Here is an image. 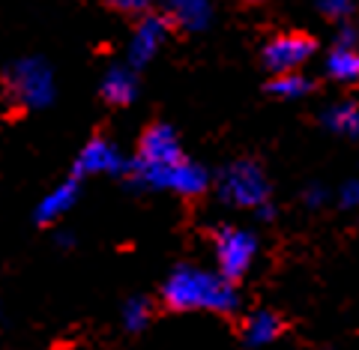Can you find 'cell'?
I'll return each instance as SVG.
<instances>
[{"label": "cell", "mask_w": 359, "mask_h": 350, "mask_svg": "<svg viewBox=\"0 0 359 350\" xmlns=\"http://www.w3.org/2000/svg\"><path fill=\"white\" fill-rule=\"evenodd\" d=\"M165 306L174 311H222L231 314L240 306L233 281L222 273H204L198 267H180L162 290Z\"/></svg>", "instance_id": "6da1fadb"}, {"label": "cell", "mask_w": 359, "mask_h": 350, "mask_svg": "<svg viewBox=\"0 0 359 350\" xmlns=\"http://www.w3.org/2000/svg\"><path fill=\"white\" fill-rule=\"evenodd\" d=\"M183 159V150H180V141L171 126H162L156 123L144 132L141 147H138V165H141V174L150 180L153 186H168L174 168H180Z\"/></svg>", "instance_id": "7a4b0ae2"}, {"label": "cell", "mask_w": 359, "mask_h": 350, "mask_svg": "<svg viewBox=\"0 0 359 350\" xmlns=\"http://www.w3.org/2000/svg\"><path fill=\"white\" fill-rule=\"evenodd\" d=\"M212 248H216L219 273L231 281H240L252 269L257 255V240L243 228H219L212 234Z\"/></svg>", "instance_id": "3957f363"}, {"label": "cell", "mask_w": 359, "mask_h": 350, "mask_svg": "<svg viewBox=\"0 0 359 350\" xmlns=\"http://www.w3.org/2000/svg\"><path fill=\"white\" fill-rule=\"evenodd\" d=\"M318 51V42H314L309 33L302 30H287V33H276L273 39L264 45V66L273 75L278 72H294L302 63H309Z\"/></svg>", "instance_id": "277c9868"}, {"label": "cell", "mask_w": 359, "mask_h": 350, "mask_svg": "<svg viewBox=\"0 0 359 350\" xmlns=\"http://www.w3.org/2000/svg\"><path fill=\"white\" fill-rule=\"evenodd\" d=\"M222 195L237 207H264L269 189H266L261 168L252 162H237L222 177Z\"/></svg>", "instance_id": "5b68a950"}, {"label": "cell", "mask_w": 359, "mask_h": 350, "mask_svg": "<svg viewBox=\"0 0 359 350\" xmlns=\"http://www.w3.org/2000/svg\"><path fill=\"white\" fill-rule=\"evenodd\" d=\"M327 75L332 81H359V45H335L327 58Z\"/></svg>", "instance_id": "8992f818"}, {"label": "cell", "mask_w": 359, "mask_h": 350, "mask_svg": "<svg viewBox=\"0 0 359 350\" xmlns=\"http://www.w3.org/2000/svg\"><path fill=\"white\" fill-rule=\"evenodd\" d=\"M282 332H285V323L273 311H255L243 326L245 344H269V342H276Z\"/></svg>", "instance_id": "52a82bcc"}, {"label": "cell", "mask_w": 359, "mask_h": 350, "mask_svg": "<svg viewBox=\"0 0 359 350\" xmlns=\"http://www.w3.org/2000/svg\"><path fill=\"white\" fill-rule=\"evenodd\" d=\"M323 126L335 135L359 141V102H335L323 111Z\"/></svg>", "instance_id": "ba28073f"}, {"label": "cell", "mask_w": 359, "mask_h": 350, "mask_svg": "<svg viewBox=\"0 0 359 350\" xmlns=\"http://www.w3.org/2000/svg\"><path fill=\"white\" fill-rule=\"evenodd\" d=\"M266 90L273 96H282V99H299L311 90V81L306 75H299L297 69L294 72H278V75H273V81L266 84Z\"/></svg>", "instance_id": "9c48e42d"}, {"label": "cell", "mask_w": 359, "mask_h": 350, "mask_svg": "<svg viewBox=\"0 0 359 350\" xmlns=\"http://www.w3.org/2000/svg\"><path fill=\"white\" fill-rule=\"evenodd\" d=\"M102 96L111 105H129L135 99V78L129 72H111L102 87Z\"/></svg>", "instance_id": "30bf717a"}, {"label": "cell", "mask_w": 359, "mask_h": 350, "mask_svg": "<svg viewBox=\"0 0 359 350\" xmlns=\"http://www.w3.org/2000/svg\"><path fill=\"white\" fill-rule=\"evenodd\" d=\"M171 9L180 25H186V27H201L210 18L207 0H171Z\"/></svg>", "instance_id": "8fae6325"}, {"label": "cell", "mask_w": 359, "mask_h": 350, "mask_svg": "<svg viewBox=\"0 0 359 350\" xmlns=\"http://www.w3.org/2000/svg\"><path fill=\"white\" fill-rule=\"evenodd\" d=\"M353 9H356L353 0H320V13L330 21H339V25L353 15Z\"/></svg>", "instance_id": "7c38bea8"}, {"label": "cell", "mask_w": 359, "mask_h": 350, "mask_svg": "<svg viewBox=\"0 0 359 350\" xmlns=\"http://www.w3.org/2000/svg\"><path fill=\"white\" fill-rule=\"evenodd\" d=\"M339 201H341V207H347V210H359V177L347 180V183L341 186Z\"/></svg>", "instance_id": "4fadbf2b"}, {"label": "cell", "mask_w": 359, "mask_h": 350, "mask_svg": "<svg viewBox=\"0 0 359 350\" xmlns=\"http://www.w3.org/2000/svg\"><path fill=\"white\" fill-rule=\"evenodd\" d=\"M111 6H117L120 13H144L147 0H111Z\"/></svg>", "instance_id": "5bb4252c"}, {"label": "cell", "mask_w": 359, "mask_h": 350, "mask_svg": "<svg viewBox=\"0 0 359 350\" xmlns=\"http://www.w3.org/2000/svg\"><path fill=\"white\" fill-rule=\"evenodd\" d=\"M335 45H359V36H356L353 25L341 21V30H339V36H335Z\"/></svg>", "instance_id": "9a60e30c"}, {"label": "cell", "mask_w": 359, "mask_h": 350, "mask_svg": "<svg viewBox=\"0 0 359 350\" xmlns=\"http://www.w3.org/2000/svg\"><path fill=\"white\" fill-rule=\"evenodd\" d=\"M306 201H309V204H311V207H320V204H323V201H327V195H323V191H320V189H309V195H306Z\"/></svg>", "instance_id": "2e32d148"}, {"label": "cell", "mask_w": 359, "mask_h": 350, "mask_svg": "<svg viewBox=\"0 0 359 350\" xmlns=\"http://www.w3.org/2000/svg\"><path fill=\"white\" fill-rule=\"evenodd\" d=\"M240 4H245V6H255V4H264V0H240Z\"/></svg>", "instance_id": "e0dca14e"}, {"label": "cell", "mask_w": 359, "mask_h": 350, "mask_svg": "<svg viewBox=\"0 0 359 350\" xmlns=\"http://www.w3.org/2000/svg\"><path fill=\"white\" fill-rule=\"evenodd\" d=\"M356 213H359V210H356Z\"/></svg>", "instance_id": "ac0fdd59"}]
</instances>
